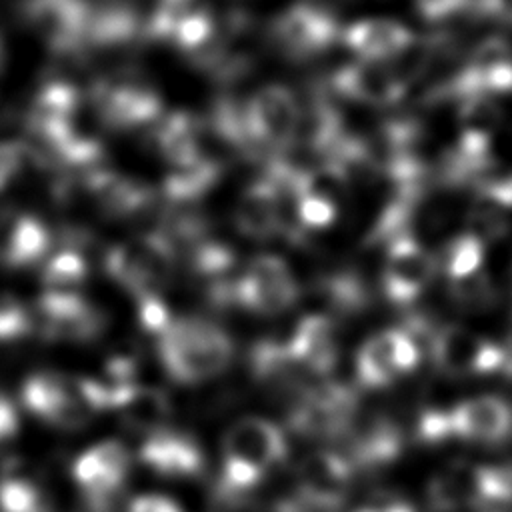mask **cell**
Here are the masks:
<instances>
[{
  "mask_svg": "<svg viewBox=\"0 0 512 512\" xmlns=\"http://www.w3.org/2000/svg\"><path fill=\"white\" fill-rule=\"evenodd\" d=\"M286 450V438L274 422L258 416L240 418L222 442L216 496L222 502L246 496L272 466L284 460Z\"/></svg>",
  "mask_w": 512,
  "mask_h": 512,
  "instance_id": "6da1fadb",
  "label": "cell"
},
{
  "mask_svg": "<svg viewBox=\"0 0 512 512\" xmlns=\"http://www.w3.org/2000/svg\"><path fill=\"white\" fill-rule=\"evenodd\" d=\"M158 352L172 380L200 384L230 366L234 346L216 324L202 318H178L158 336Z\"/></svg>",
  "mask_w": 512,
  "mask_h": 512,
  "instance_id": "7a4b0ae2",
  "label": "cell"
},
{
  "mask_svg": "<svg viewBox=\"0 0 512 512\" xmlns=\"http://www.w3.org/2000/svg\"><path fill=\"white\" fill-rule=\"evenodd\" d=\"M352 468L336 452L320 450L306 456L298 468L294 496L278 506V512H332L348 494Z\"/></svg>",
  "mask_w": 512,
  "mask_h": 512,
  "instance_id": "3957f363",
  "label": "cell"
},
{
  "mask_svg": "<svg viewBox=\"0 0 512 512\" xmlns=\"http://www.w3.org/2000/svg\"><path fill=\"white\" fill-rule=\"evenodd\" d=\"M252 146L282 152L290 148L302 126L296 96L278 84L260 88L244 108Z\"/></svg>",
  "mask_w": 512,
  "mask_h": 512,
  "instance_id": "277c9868",
  "label": "cell"
},
{
  "mask_svg": "<svg viewBox=\"0 0 512 512\" xmlns=\"http://www.w3.org/2000/svg\"><path fill=\"white\" fill-rule=\"evenodd\" d=\"M428 346L434 364L452 376L490 374L500 370L508 358L496 342L458 324L436 328Z\"/></svg>",
  "mask_w": 512,
  "mask_h": 512,
  "instance_id": "5b68a950",
  "label": "cell"
},
{
  "mask_svg": "<svg viewBox=\"0 0 512 512\" xmlns=\"http://www.w3.org/2000/svg\"><path fill=\"white\" fill-rule=\"evenodd\" d=\"M296 300L298 282L290 266L274 254H260L254 258L232 288V302L266 316L288 310Z\"/></svg>",
  "mask_w": 512,
  "mask_h": 512,
  "instance_id": "8992f818",
  "label": "cell"
},
{
  "mask_svg": "<svg viewBox=\"0 0 512 512\" xmlns=\"http://www.w3.org/2000/svg\"><path fill=\"white\" fill-rule=\"evenodd\" d=\"M130 470L124 444L104 440L90 446L74 462V480L82 488L92 512H110Z\"/></svg>",
  "mask_w": 512,
  "mask_h": 512,
  "instance_id": "52a82bcc",
  "label": "cell"
},
{
  "mask_svg": "<svg viewBox=\"0 0 512 512\" xmlns=\"http://www.w3.org/2000/svg\"><path fill=\"white\" fill-rule=\"evenodd\" d=\"M420 346L410 330L388 328L370 336L356 354V376L366 388H384L412 372Z\"/></svg>",
  "mask_w": 512,
  "mask_h": 512,
  "instance_id": "ba28073f",
  "label": "cell"
},
{
  "mask_svg": "<svg viewBox=\"0 0 512 512\" xmlns=\"http://www.w3.org/2000/svg\"><path fill=\"white\" fill-rule=\"evenodd\" d=\"M22 402L34 416L64 430L84 428L94 412L84 400L78 382L54 372H38L26 378Z\"/></svg>",
  "mask_w": 512,
  "mask_h": 512,
  "instance_id": "9c48e42d",
  "label": "cell"
},
{
  "mask_svg": "<svg viewBox=\"0 0 512 512\" xmlns=\"http://www.w3.org/2000/svg\"><path fill=\"white\" fill-rule=\"evenodd\" d=\"M436 274L434 258L412 236H400L386 244V256L380 272V288L396 306H408L426 290Z\"/></svg>",
  "mask_w": 512,
  "mask_h": 512,
  "instance_id": "30bf717a",
  "label": "cell"
},
{
  "mask_svg": "<svg viewBox=\"0 0 512 512\" xmlns=\"http://www.w3.org/2000/svg\"><path fill=\"white\" fill-rule=\"evenodd\" d=\"M270 36L290 58H310L340 40V26L328 10L296 4L272 22Z\"/></svg>",
  "mask_w": 512,
  "mask_h": 512,
  "instance_id": "8fae6325",
  "label": "cell"
},
{
  "mask_svg": "<svg viewBox=\"0 0 512 512\" xmlns=\"http://www.w3.org/2000/svg\"><path fill=\"white\" fill-rule=\"evenodd\" d=\"M332 90L356 104L390 108L406 96L408 80L400 68L388 62L356 60L332 76Z\"/></svg>",
  "mask_w": 512,
  "mask_h": 512,
  "instance_id": "7c38bea8",
  "label": "cell"
},
{
  "mask_svg": "<svg viewBox=\"0 0 512 512\" xmlns=\"http://www.w3.org/2000/svg\"><path fill=\"white\" fill-rule=\"evenodd\" d=\"M170 264V242L164 238H148L138 244L116 246L106 258L110 274L128 290L140 296L150 294L168 272Z\"/></svg>",
  "mask_w": 512,
  "mask_h": 512,
  "instance_id": "4fadbf2b",
  "label": "cell"
},
{
  "mask_svg": "<svg viewBox=\"0 0 512 512\" xmlns=\"http://www.w3.org/2000/svg\"><path fill=\"white\" fill-rule=\"evenodd\" d=\"M354 396L338 384L308 390L292 408L290 426L304 436H334L352 418Z\"/></svg>",
  "mask_w": 512,
  "mask_h": 512,
  "instance_id": "5bb4252c",
  "label": "cell"
},
{
  "mask_svg": "<svg viewBox=\"0 0 512 512\" xmlns=\"http://www.w3.org/2000/svg\"><path fill=\"white\" fill-rule=\"evenodd\" d=\"M138 460L152 472L166 478H194L204 470L200 444L190 434L168 426L142 440Z\"/></svg>",
  "mask_w": 512,
  "mask_h": 512,
  "instance_id": "9a60e30c",
  "label": "cell"
},
{
  "mask_svg": "<svg viewBox=\"0 0 512 512\" xmlns=\"http://www.w3.org/2000/svg\"><path fill=\"white\" fill-rule=\"evenodd\" d=\"M448 426L464 440L498 444L512 432V408L496 396H476L448 412Z\"/></svg>",
  "mask_w": 512,
  "mask_h": 512,
  "instance_id": "2e32d148",
  "label": "cell"
},
{
  "mask_svg": "<svg viewBox=\"0 0 512 512\" xmlns=\"http://www.w3.org/2000/svg\"><path fill=\"white\" fill-rule=\"evenodd\" d=\"M340 40L358 60L390 62L412 50L414 34L392 18H364L340 30Z\"/></svg>",
  "mask_w": 512,
  "mask_h": 512,
  "instance_id": "e0dca14e",
  "label": "cell"
},
{
  "mask_svg": "<svg viewBox=\"0 0 512 512\" xmlns=\"http://www.w3.org/2000/svg\"><path fill=\"white\" fill-rule=\"evenodd\" d=\"M42 332L54 340H90L104 328V316L74 292H50L40 300Z\"/></svg>",
  "mask_w": 512,
  "mask_h": 512,
  "instance_id": "ac0fdd59",
  "label": "cell"
},
{
  "mask_svg": "<svg viewBox=\"0 0 512 512\" xmlns=\"http://www.w3.org/2000/svg\"><path fill=\"white\" fill-rule=\"evenodd\" d=\"M286 350L300 370H308L312 374L330 372L338 358L332 320L324 314L304 316L286 342Z\"/></svg>",
  "mask_w": 512,
  "mask_h": 512,
  "instance_id": "d6986e66",
  "label": "cell"
},
{
  "mask_svg": "<svg viewBox=\"0 0 512 512\" xmlns=\"http://www.w3.org/2000/svg\"><path fill=\"white\" fill-rule=\"evenodd\" d=\"M486 488V466L454 464L438 472L428 486V502L436 512L480 508Z\"/></svg>",
  "mask_w": 512,
  "mask_h": 512,
  "instance_id": "ffe728a7",
  "label": "cell"
},
{
  "mask_svg": "<svg viewBox=\"0 0 512 512\" xmlns=\"http://www.w3.org/2000/svg\"><path fill=\"white\" fill-rule=\"evenodd\" d=\"M284 196L268 180L254 182L242 196L236 210V224L250 238H272L284 230Z\"/></svg>",
  "mask_w": 512,
  "mask_h": 512,
  "instance_id": "44dd1931",
  "label": "cell"
},
{
  "mask_svg": "<svg viewBox=\"0 0 512 512\" xmlns=\"http://www.w3.org/2000/svg\"><path fill=\"white\" fill-rule=\"evenodd\" d=\"M94 102L102 120L110 126H136L152 120L160 110L156 94L136 84H100L94 90Z\"/></svg>",
  "mask_w": 512,
  "mask_h": 512,
  "instance_id": "7402d4cb",
  "label": "cell"
},
{
  "mask_svg": "<svg viewBox=\"0 0 512 512\" xmlns=\"http://www.w3.org/2000/svg\"><path fill=\"white\" fill-rule=\"evenodd\" d=\"M114 410L120 414L122 422L128 428L144 432L148 436L166 426V418L170 414V400L158 388L134 384L122 396Z\"/></svg>",
  "mask_w": 512,
  "mask_h": 512,
  "instance_id": "603a6c76",
  "label": "cell"
},
{
  "mask_svg": "<svg viewBox=\"0 0 512 512\" xmlns=\"http://www.w3.org/2000/svg\"><path fill=\"white\" fill-rule=\"evenodd\" d=\"M484 256H486L484 240L474 232L456 234L448 238L436 250V254H432L436 272L444 274L448 282L464 280L468 276L478 274L484 266Z\"/></svg>",
  "mask_w": 512,
  "mask_h": 512,
  "instance_id": "cb8c5ba5",
  "label": "cell"
},
{
  "mask_svg": "<svg viewBox=\"0 0 512 512\" xmlns=\"http://www.w3.org/2000/svg\"><path fill=\"white\" fill-rule=\"evenodd\" d=\"M156 142L164 156L178 166L198 160V124L188 114H172L162 122Z\"/></svg>",
  "mask_w": 512,
  "mask_h": 512,
  "instance_id": "d4e9b609",
  "label": "cell"
},
{
  "mask_svg": "<svg viewBox=\"0 0 512 512\" xmlns=\"http://www.w3.org/2000/svg\"><path fill=\"white\" fill-rule=\"evenodd\" d=\"M90 190L100 200L102 208L114 216L138 212L150 200V192L136 182L102 174L90 182Z\"/></svg>",
  "mask_w": 512,
  "mask_h": 512,
  "instance_id": "484cf974",
  "label": "cell"
},
{
  "mask_svg": "<svg viewBox=\"0 0 512 512\" xmlns=\"http://www.w3.org/2000/svg\"><path fill=\"white\" fill-rule=\"evenodd\" d=\"M46 244L48 236L44 226L32 218H22L14 224V230L8 236L4 260L14 266L28 264L46 250Z\"/></svg>",
  "mask_w": 512,
  "mask_h": 512,
  "instance_id": "4316f807",
  "label": "cell"
},
{
  "mask_svg": "<svg viewBox=\"0 0 512 512\" xmlns=\"http://www.w3.org/2000/svg\"><path fill=\"white\" fill-rule=\"evenodd\" d=\"M0 512H50L42 488L24 476L0 478Z\"/></svg>",
  "mask_w": 512,
  "mask_h": 512,
  "instance_id": "83f0119b",
  "label": "cell"
},
{
  "mask_svg": "<svg viewBox=\"0 0 512 512\" xmlns=\"http://www.w3.org/2000/svg\"><path fill=\"white\" fill-rule=\"evenodd\" d=\"M328 304L338 312H356L368 304V290L360 276L354 272H340L336 276H326L320 282Z\"/></svg>",
  "mask_w": 512,
  "mask_h": 512,
  "instance_id": "f1b7e54d",
  "label": "cell"
},
{
  "mask_svg": "<svg viewBox=\"0 0 512 512\" xmlns=\"http://www.w3.org/2000/svg\"><path fill=\"white\" fill-rule=\"evenodd\" d=\"M218 178V166L208 160H194L190 164L180 166L176 174H172L166 182V192L174 198H192L200 192L208 190Z\"/></svg>",
  "mask_w": 512,
  "mask_h": 512,
  "instance_id": "f546056e",
  "label": "cell"
},
{
  "mask_svg": "<svg viewBox=\"0 0 512 512\" xmlns=\"http://www.w3.org/2000/svg\"><path fill=\"white\" fill-rule=\"evenodd\" d=\"M448 284H450V298L454 300L456 306L464 310L480 312L494 304V298H496L494 282L484 270L464 280H456Z\"/></svg>",
  "mask_w": 512,
  "mask_h": 512,
  "instance_id": "4dcf8cb0",
  "label": "cell"
},
{
  "mask_svg": "<svg viewBox=\"0 0 512 512\" xmlns=\"http://www.w3.org/2000/svg\"><path fill=\"white\" fill-rule=\"evenodd\" d=\"M294 202H296V218L304 228H328L336 220L334 200L328 194L314 190V186L298 194Z\"/></svg>",
  "mask_w": 512,
  "mask_h": 512,
  "instance_id": "1f68e13d",
  "label": "cell"
},
{
  "mask_svg": "<svg viewBox=\"0 0 512 512\" xmlns=\"http://www.w3.org/2000/svg\"><path fill=\"white\" fill-rule=\"evenodd\" d=\"M84 276L86 262L74 252H64L48 264L44 282L50 292H74V288L84 280Z\"/></svg>",
  "mask_w": 512,
  "mask_h": 512,
  "instance_id": "d6a6232c",
  "label": "cell"
},
{
  "mask_svg": "<svg viewBox=\"0 0 512 512\" xmlns=\"http://www.w3.org/2000/svg\"><path fill=\"white\" fill-rule=\"evenodd\" d=\"M32 320L26 308L12 296L0 294V340H16L30 332Z\"/></svg>",
  "mask_w": 512,
  "mask_h": 512,
  "instance_id": "836d02e7",
  "label": "cell"
},
{
  "mask_svg": "<svg viewBox=\"0 0 512 512\" xmlns=\"http://www.w3.org/2000/svg\"><path fill=\"white\" fill-rule=\"evenodd\" d=\"M192 4L194 0H160L152 18V34L172 36L176 26L194 10Z\"/></svg>",
  "mask_w": 512,
  "mask_h": 512,
  "instance_id": "e575fe53",
  "label": "cell"
},
{
  "mask_svg": "<svg viewBox=\"0 0 512 512\" xmlns=\"http://www.w3.org/2000/svg\"><path fill=\"white\" fill-rule=\"evenodd\" d=\"M468 2L470 0H414L418 14L430 22L444 20L458 14L460 10H466Z\"/></svg>",
  "mask_w": 512,
  "mask_h": 512,
  "instance_id": "d590c367",
  "label": "cell"
},
{
  "mask_svg": "<svg viewBox=\"0 0 512 512\" xmlns=\"http://www.w3.org/2000/svg\"><path fill=\"white\" fill-rule=\"evenodd\" d=\"M124 512H184L178 502L162 494H142L126 504Z\"/></svg>",
  "mask_w": 512,
  "mask_h": 512,
  "instance_id": "8d00e7d4",
  "label": "cell"
},
{
  "mask_svg": "<svg viewBox=\"0 0 512 512\" xmlns=\"http://www.w3.org/2000/svg\"><path fill=\"white\" fill-rule=\"evenodd\" d=\"M24 152V146L16 142H0V188L20 170Z\"/></svg>",
  "mask_w": 512,
  "mask_h": 512,
  "instance_id": "74e56055",
  "label": "cell"
},
{
  "mask_svg": "<svg viewBox=\"0 0 512 512\" xmlns=\"http://www.w3.org/2000/svg\"><path fill=\"white\" fill-rule=\"evenodd\" d=\"M0 64H2V46H0Z\"/></svg>",
  "mask_w": 512,
  "mask_h": 512,
  "instance_id": "f35d334b",
  "label": "cell"
},
{
  "mask_svg": "<svg viewBox=\"0 0 512 512\" xmlns=\"http://www.w3.org/2000/svg\"><path fill=\"white\" fill-rule=\"evenodd\" d=\"M362 512H378V510H362Z\"/></svg>",
  "mask_w": 512,
  "mask_h": 512,
  "instance_id": "ab89813d",
  "label": "cell"
}]
</instances>
